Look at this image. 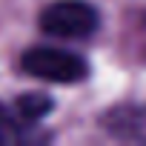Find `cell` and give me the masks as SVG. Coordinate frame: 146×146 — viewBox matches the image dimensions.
<instances>
[{
    "instance_id": "cell-5",
    "label": "cell",
    "mask_w": 146,
    "mask_h": 146,
    "mask_svg": "<svg viewBox=\"0 0 146 146\" xmlns=\"http://www.w3.org/2000/svg\"><path fill=\"white\" fill-rule=\"evenodd\" d=\"M20 140H26L23 123L12 112H6V106H0V143L12 146V143H20Z\"/></svg>"
},
{
    "instance_id": "cell-4",
    "label": "cell",
    "mask_w": 146,
    "mask_h": 146,
    "mask_svg": "<svg viewBox=\"0 0 146 146\" xmlns=\"http://www.w3.org/2000/svg\"><path fill=\"white\" fill-rule=\"evenodd\" d=\"M52 109V100L46 95H20L17 98V112L23 120H37Z\"/></svg>"
},
{
    "instance_id": "cell-2",
    "label": "cell",
    "mask_w": 146,
    "mask_h": 146,
    "mask_svg": "<svg viewBox=\"0 0 146 146\" xmlns=\"http://www.w3.org/2000/svg\"><path fill=\"white\" fill-rule=\"evenodd\" d=\"M40 29L54 37H89L98 29V12L83 0H57L43 9Z\"/></svg>"
},
{
    "instance_id": "cell-3",
    "label": "cell",
    "mask_w": 146,
    "mask_h": 146,
    "mask_svg": "<svg viewBox=\"0 0 146 146\" xmlns=\"http://www.w3.org/2000/svg\"><path fill=\"white\" fill-rule=\"evenodd\" d=\"M103 129L120 140L146 143V106H117L103 115Z\"/></svg>"
},
{
    "instance_id": "cell-1",
    "label": "cell",
    "mask_w": 146,
    "mask_h": 146,
    "mask_svg": "<svg viewBox=\"0 0 146 146\" xmlns=\"http://www.w3.org/2000/svg\"><path fill=\"white\" fill-rule=\"evenodd\" d=\"M23 69L29 75L52 83H80L89 75V63L66 49H52V46H35L23 54Z\"/></svg>"
}]
</instances>
